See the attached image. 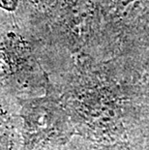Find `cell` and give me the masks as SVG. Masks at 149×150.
Segmentation results:
<instances>
[{"instance_id":"6da1fadb","label":"cell","mask_w":149,"mask_h":150,"mask_svg":"<svg viewBox=\"0 0 149 150\" xmlns=\"http://www.w3.org/2000/svg\"><path fill=\"white\" fill-rule=\"evenodd\" d=\"M13 126L7 113L0 108V150H11Z\"/></svg>"},{"instance_id":"7a4b0ae2","label":"cell","mask_w":149,"mask_h":150,"mask_svg":"<svg viewBox=\"0 0 149 150\" xmlns=\"http://www.w3.org/2000/svg\"><path fill=\"white\" fill-rule=\"evenodd\" d=\"M17 0H0V6L6 9H13L16 6Z\"/></svg>"}]
</instances>
